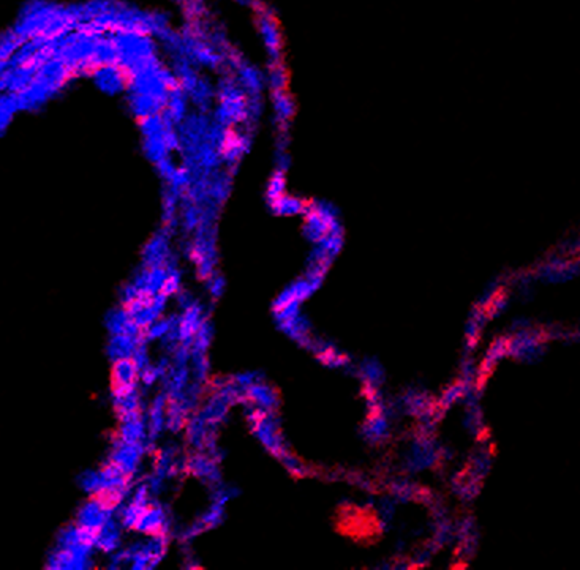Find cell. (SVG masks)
<instances>
[{"label":"cell","instance_id":"1","mask_svg":"<svg viewBox=\"0 0 580 570\" xmlns=\"http://www.w3.org/2000/svg\"><path fill=\"white\" fill-rule=\"evenodd\" d=\"M110 515L111 512L100 506L94 500L81 509L80 517H78V524L89 526V528H103L105 523L110 519Z\"/></svg>","mask_w":580,"mask_h":570},{"label":"cell","instance_id":"2","mask_svg":"<svg viewBox=\"0 0 580 570\" xmlns=\"http://www.w3.org/2000/svg\"><path fill=\"white\" fill-rule=\"evenodd\" d=\"M139 368L136 365L133 357H122L117 359L114 364L112 371V381L114 386H125V384H135L138 379Z\"/></svg>","mask_w":580,"mask_h":570}]
</instances>
